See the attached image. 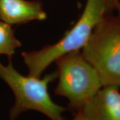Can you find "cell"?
I'll use <instances>...</instances> for the list:
<instances>
[{
	"label": "cell",
	"mask_w": 120,
	"mask_h": 120,
	"mask_svg": "<svg viewBox=\"0 0 120 120\" xmlns=\"http://www.w3.org/2000/svg\"><path fill=\"white\" fill-rule=\"evenodd\" d=\"M58 83L55 94L68 99L69 108L78 111L103 86L92 65L81 50L67 53L57 58Z\"/></svg>",
	"instance_id": "obj_4"
},
{
	"label": "cell",
	"mask_w": 120,
	"mask_h": 120,
	"mask_svg": "<svg viewBox=\"0 0 120 120\" xmlns=\"http://www.w3.org/2000/svg\"><path fill=\"white\" fill-rule=\"evenodd\" d=\"M81 52L98 73L102 86L120 87V18L105 15Z\"/></svg>",
	"instance_id": "obj_3"
},
{
	"label": "cell",
	"mask_w": 120,
	"mask_h": 120,
	"mask_svg": "<svg viewBox=\"0 0 120 120\" xmlns=\"http://www.w3.org/2000/svg\"><path fill=\"white\" fill-rule=\"evenodd\" d=\"M22 46L15 37L11 25L0 20V56L5 55L11 59L17 48Z\"/></svg>",
	"instance_id": "obj_7"
},
{
	"label": "cell",
	"mask_w": 120,
	"mask_h": 120,
	"mask_svg": "<svg viewBox=\"0 0 120 120\" xmlns=\"http://www.w3.org/2000/svg\"><path fill=\"white\" fill-rule=\"evenodd\" d=\"M79 110L87 120H120V87L103 86Z\"/></svg>",
	"instance_id": "obj_5"
},
{
	"label": "cell",
	"mask_w": 120,
	"mask_h": 120,
	"mask_svg": "<svg viewBox=\"0 0 120 120\" xmlns=\"http://www.w3.org/2000/svg\"><path fill=\"white\" fill-rule=\"evenodd\" d=\"M46 19L47 13L39 1L0 0V20L11 26Z\"/></svg>",
	"instance_id": "obj_6"
},
{
	"label": "cell",
	"mask_w": 120,
	"mask_h": 120,
	"mask_svg": "<svg viewBox=\"0 0 120 120\" xmlns=\"http://www.w3.org/2000/svg\"><path fill=\"white\" fill-rule=\"evenodd\" d=\"M73 120H87L86 118L83 116V115L82 114V113L81 112L80 110H78L77 112V113L75 116L74 117V118Z\"/></svg>",
	"instance_id": "obj_8"
},
{
	"label": "cell",
	"mask_w": 120,
	"mask_h": 120,
	"mask_svg": "<svg viewBox=\"0 0 120 120\" xmlns=\"http://www.w3.org/2000/svg\"><path fill=\"white\" fill-rule=\"evenodd\" d=\"M110 6L120 10L117 0H87L81 17L57 42L47 45L39 50L22 52L28 75L41 77L57 58L69 52L82 49Z\"/></svg>",
	"instance_id": "obj_1"
},
{
	"label": "cell",
	"mask_w": 120,
	"mask_h": 120,
	"mask_svg": "<svg viewBox=\"0 0 120 120\" xmlns=\"http://www.w3.org/2000/svg\"><path fill=\"white\" fill-rule=\"evenodd\" d=\"M0 78L12 90L15 103L9 112L11 120H15L23 112L36 111L51 120H65V107L55 103L48 91V85L57 78V71L43 78L24 75L13 67L11 59L5 65L0 62Z\"/></svg>",
	"instance_id": "obj_2"
}]
</instances>
